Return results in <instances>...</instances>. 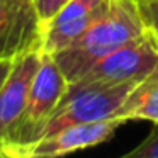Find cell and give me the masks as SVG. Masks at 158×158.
<instances>
[{
	"instance_id": "obj_1",
	"label": "cell",
	"mask_w": 158,
	"mask_h": 158,
	"mask_svg": "<svg viewBox=\"0 0 158 158\" xmlns=\"http://www.w3.org/2000/svg\"><path fill=\"white\" fill-rule=\"evenodd\" d=\"M146 31L138 0H109L107 10L55 56L68 83L80 80L99 60Z\"/></svg>"
},
{
	"instance_id": "obj_2",
	"label": "cell",
	"mask_w": 158,
	"mask_h": 158,
	"mask_svg": "<svg viewBox=\"0 0 158 158\" xmlns=\"http://www.w3.org/2000/svg\"><path fill=\"white\" fill-rule=\"evenodd\" d=\"M139 82H126L117 85H85L75 87L68 85V90L63 95L61 102L55 110L34 127L26 136L21 144L38 141L44 136L56 133L63 127L80 123H92L117 117V112L123 107L126 97ZM14 144V146H21ZM10 148V146H7ZM5 148V151H7Z\"/></svg>"
},
{
	"instance_id": "obj_3",
	"label": "cell",
	"mask_w": 158,
	"mask_h": 158,
	"mask_svg": "<svg viewBox=\"0 0 158 158\" xmlns=\"http://www.w3.org/2000/svg\"><path fill=\"white\" fill-rule=\"evenodd\" d=\"M155 68H158V39L146 29L141 36L99 60L82 78L68 85L85 87L141 82Z\"/></svg>"
},
{
	"instance_id": "obj_4",
	"label": "cell",
	"mask_w": 158,
	"mask_h": 158,
	"mask_svg": "<svg viewBox=\"0 0 158 158\" xmlns=\"http://www.w3.org/2000/svg\"><path fill=\"white\" fill-rule=\"evenodd\" d=\"M126 123L121 117H110L102 121H92V123H80L73 126L63 127L56 133L44 136L38 141L21 144V146H10L5 151V156L17 158H49L61 156L78 150L92 148L109 141L117 131V127Z\"/></svg>"
},
{
	"instance_id": "obj_5",
	"label": "cell",
	"mask_w": 158,
	"mask_h": 158,
	"mask_svg": "<svg viewBox=\"0 0 158 158\" xmlns=\"http://www.w3.org/2000/svg\"><path fill=\"white\" fill-rule=\"evenodd\" d=\"M66 90H68V80L63 75L55 56L51 53L43 51L41 63L34 75V80H32L27 106L22 114L21 124H19L15 134L12 136V139L5 144V148L21 144L26 139V136L58 107Z\"/></svg>"
},
{
	"instance_id": "obj_6",
	"label": "cell",
	"mask_w": 158,
	"mask_h": 158,
	"mask_svg": "<svg viewBox=\"0 0 158 158\" xmlns=\"http://www.w3.org/2000/svg\"><path fill=\"white\" fill-rule=\"evenodd\" d=\"M43 56L41 48H34L19 55L14 60L9 77L0 87V141L4 146L12 139L22 114L27 106L29 90H31L34 75L39 68Z\"/></svg>"
},
{
	"instance_id": "obj_7",
	"label": "cell",
	"mask_w": 158,
	"mask_h": 158,
	"mask_svg": "<svg viewBox=\"0 0 158 158\" xmlns=\"http://www.w3.org/2000/svg\"><path fill=\"white\" fill-rule=\"evenodd\" d=\"M41 44L43 27L34 0H0V60L17 58Z\"/></svg>"
},
{
	"instance_id": "obj_8",
	"label": "cell",
	"mask_w": 158,
	"mask_h": 158,
	"mask_svg": "<svg viewBox=\"0 0 158 158\" xmlns=\"http://www.w3.org/2000/svg\"><path fill=\"white\" fill-rule=\"evenodd\" d=\"M109 7V0H68L43 26V51L56 55L78 39Z\"/></svg>"
},
{
	"instance_id": "obj_9",
	"label": "cell",
	"mask_w": 158,
	"mask_h": 158,
	"mask_svg": "<svg viewBox=\"0 0 158 158\" xmlns=\"http://www.w3.org/2000/svg\"><path fill=\"white\" fill-rule=\"evenodd\" d=\"M117 117L127 121L158 123V68L144 77L126 97Z\"/></svg>"
},
{
	"instance_id": "obj_10",
	"label": "cell",
	"mask_w": 158,
	"mask_h": 158,
	"mask_svg": "<svg viewBox=\"0 0 158 158\" xmlns=\"http://www.w3.org/2000/svg\"><path fill=\"white\" fill-rule=\"evenodd\" d=\"M124 158H158V123L134 150L127 151Z\"/></svg>"
},
{
	"instance_id": "obj_11",
	"label": "cell",
	"mask_w": 158,
	"mask_h": 158,
	"mask_svg": "<svg viewBox=\"0 0 158 158\" xmlns=\"http://www.w3.org/2000/svg\"><path fill=\"white\" fill-rule=\"evenodd\" d=\"M141 17L146 26L158 39V0H138Z\"/></svg>"
},
{
	"instance_id": "obj_12",
	"label": "cell",
	"mask_w": 158,
	"mask_h": 158,
	"mask_svg": "<svg viewBox=\"0 0 158 158\" xmlns=\"http://www.w3.org/2000/svg\"><path fill=\"white\" fill-rule=\"evenodd\" d=\"M66 2L68 0H34L36 12H38V17L41 21V27L61 10Z\"/></svg>"
},
{
	"instance_id": "obj_13",
	"label": "cell",
	"mask_w": 158,
	"mask_h": 158,
	"mask_svg": "<svg viewBox=\"0 0 158 158\" xmlns=\"http://www.w3.org/2000/svg\"><path fill=\"white\" fill-rule=\"evenodd\" d=\"M14 60L15 58H2L0 60V87L4 85L5 78L9 77L12 66H14Z\"/></svg>"
},
{
	"instance_id": "obj_14",
	"label": "cell",
	"mask_w": 158,
	"mask_h": 158,
	"mask_svg": "<svg viewBox=\"0 0 158 158\" xmlns=\"http://www.w3.org/2000/svg\"><path fill=\"white\" fill-rule=\"evenodd\" d=\"M0 156H5V146L2 141H0Z\"/></svg>"
}]
</instances>
